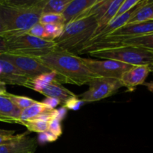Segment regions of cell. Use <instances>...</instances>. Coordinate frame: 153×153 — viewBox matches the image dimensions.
<instances>
[{
    "mask_svg": "<svg viewBox=\"0 0 153 153\" xmlns=\"http://www.w3.org/2000/svg\"><path fill=\"white\" fill-rule=\"evenodd\" d=\"M153 19V1L149 0L147 4L141 7L132 18L130 19L128 24H134L138 22H146ZM127 24V25H128Z\"/></svg>",
    "mask_w": 153,
    "mask_h": 153,
    "instance_id": "obj_21",
    "label": "cell"
},
{
    "mask_svg": "<svg viewBox=\"0 0 153 153\" xmlns=\"http://www.w3.org/2000/svg\"><path fill=\"white\" fill-rule=\"evenodd\" d=\"M37 58L56 74L55 79L61 84L82 86L99 78L84 64L82 58L67 51L57 48Z\"/></svg>",
    "mask_w": 153,
    "mask_h": 153,
    "instance_id": "obj_2",
    "label": "cell"
},
{
    "mask_svg": "<svg viewBox=\"0 0 153 153\" xmlns=\"http://www.w3.org/2000/svg\"><path fill=\"white\" fill-rule=\"evenodd\" d=\"M20 112L7 97L0 96V122L19 124Z\"/></svg>",
    "mask_w": 153,
    "mask_h": 153,
    "instance_id": "obj_16",
    "label": "cell"
},
{
    "mask_svg": "<svg viewBox=\"0 0 153 153\" xmlns=\"http://www.w3.org/2000/svg\"><path fill=\"white\" fill-rule=\"evenodd\" d=\"M97 28L98 21L94 15L70 22L55 40L57 48L73 54L82 53L95 37Z\"/></svg>",
    "mask_w": 153,
    "mask_h": 153,
    "instance_id": "obj_3",
    "label": "cell"
},
{
    "mask_svg": "<svg viewBox=\"0 0 153 153\" xmlns=\"http://www.w3.org/2000/svg\"><path fill=\"white\" fill-rule=\"evenodd\" d=\"M44 35L43 38L47 40H55L61 35L64 29L63 24H48L43 25Z\"/></svg>",
    "mask_w": 153,
    "mask_h": 153,
    "instance_id": "obj_23",
    "label": "cell"
},
{
    "mask_svg": "<svg viewBox=\"0 0 153 153\" xmlns=\"http://www.w3.org/2000/svg\"><path fill=\"white\" fill-rule=\"evenodd\" d=\"M148 1H149V0H140V2H139L135 7H133L131 10H130L129 11L126 12V13L120 15V16L114 18V19H112L108 24L107 26L105 27V28H103L100 33H99L98 35H97L95 38H94L92 40H91L90 45H91V43H94V42H95L96 40H100V39L108 35L109 34L112 33L113 31H116V30L119 29V28H122V27L125 26L126 25H127L128 22L130 21V19L134 16V15L135 14V13H137V12L142 7H143V6H144L146 4H147Z\"/></svg>",
    "mask_w": 153,
    "mask_h": 153,
    "instance_id": "obj_13",
    "label": "cell"
},
{
    "mask_svg": "<svg viewBox=\"0 0 153 153\" xmlns=\"http://www.w3.org/2000/svg\"><path fill=\"white\" fill-rule=\"evenodd\" d=\"M55 78H56V74L52 71L50 73H43V74L40 75L34 79L30 80L28 88L36 91V92L40 93L52 81L55 80Z\"/></svg>",
    "mask_w": 153,
    "mask_h": 153,
    "instance_id": "obj_19",
    "label": "cell"
},
{
    "mask_svg": "<svg viewBox=\"0 0 153 153\" xmlns=\"http://www.w3.org/2000/svg\"><path fill=\"white\" fill-rule=\"evenodd\" d=\"M123 0H114V1H112L111 3L110 6L108 8L107 11L105 13V14L103 15L102 17L98 21V28H97V33L95 34V37L94 38H95L97 35L99 34V33L108 25V24L115 17L117 13V10L119 9L120 6L121 5V4L123 3ZM87 49V48H86Z\"/></svg>",
    "mask_w": 153,
    "mask_h": 153,
    "instance_id": "obj_18",
    "label": "cell"
},
{
    "mask_svg": "<svg viewBox=\"0 0 153 153\" xmlns=\"http://www.w3.org/2000/svg\"><path fill=\"white\" fill-rule=\"evenodd\" d=\"M0 66L1 67V74L0 76L1 82L5 85H18L28 88L31 79L11 63L0 58Z\"/></svg>",
    "mask_w": 153,
    "mask_h": 153,
    "instance_id": "obj_11",
    "label": "cell"
},
{
    "mask_svg": "<svg viewBox=\"0 0 153 153\" xmlns=\"http://www.w3.org/2000/svg\"><path fill=\"white\" fill-rule=\"evenodd\" d=\"M7 99L16 106L17 108L20 109L21 111L23 109L27 108L29 106L32 105L33 104L36 102L37 101L34 100L33 99L29 98V97H23V96H17L13 95L11 94H7L6 96Z\"/></svg>",
    "mask_w": 153,
    "mask_h": 153,
    "instance_id": "obj_24",
    "label": "cell"
},
{
    "mask_svg": "<svg viewBox=\"0 0 153 153\" xmlns=\"http://www.w3.org/2000/svg\"><path fill=\"white\" fill-rule=\"evenodd\" d=\"M39 23L41 25L48 24H63L64 25V18L62 14H53V13H46L42 14Z\"/></svg>",
    "mask_w": 153,
    "mask_h": 153,
    "instance_id": "obj_26",
    "label": "cell"
},
{
    "mask_svg": "<svg viewBox=\"0 0 153 153\" xmlns=\"http://www.w3.org/2000/svg\"><path fill=\"white\" fill-rule=\"evenodd\" d=\"M148 67L149 69V71L150 72H153V62L152 64H150L149 65H148Z\"/></svg>",
    "mask_w": 153,
    "mask_h": 153,
    "instance_id": "obj_40",
    "label": "cell"
},
{
    "mask_svg": "<svg viewBox=\"0 0 153 153\" xmlns=\"http://www.w3.org/2000/svg\"><path fill=\"white\" fill-rule=\"evenodd\" d=\"M7 47L5 39L3 37H1V36H0V55L7 53Z\"/></svg>",
    "mask_w": 153,
    "mask_h": 153,
    "instance_id": "obj_35",
    "label": "cell"
},
{
    "mask_svg": "<svg viewBox=\"0 0 153 153\" xmlns=\"http://www.w3.org/2000/svg\"><path fill=\"white\" fill-rule=\"evenodd\" d=\"M1 66H0V76H1Z\"/></svg>",
    "mask_w": 153,
    "mask_h": 153,
    "instance_id": "obj_41",
    "label": "cell"
},
{
    "mask_svg": "<svg viewBox=\"0 0 153 153\" xmlns=\"http://www.w3.org/2000/svg\"><path fill=\"white\" fill-rule=\"evenodd\" d=\"M58 139V137L54 135L52 133H51L50 131H49L47 130V131H43V132L39 133L37 141L38 143L43 145L46 143H52V142H55Z\"/></svg>",
    "mask_w": 153,
    "mask_h": 153,
    "instance_id": "obj_30",
    "label": "cell"
},
{
    "mask_svg": "<svg viewBox=\"0 0 153 153\" xmlns=\"http://www.w3.org/2000/svg\"><path fill=\"white\" fill-rule=\"evenodd\" d=\"M140 0H123V1L121 4V5L120 6L119 9H118L117 13L115 17L120 16V15L129 11L133 7H135L140 2Z\"/></svg>",
    "mask_w": 153,
    "mask_h": 153,
    "instance_id": "obj_28",
    "label": "cell"
},
{
    "mask_svg": "<svg viewBox=\"0 0 153 153\" xmlns=\"http://www.w3.org/2000/svg\"><path fill=\"white\" fill-rule=\"evenodd\" d=\"M82 61L94 74L98 77L120 80L121 77L131 65L113 60H94L83 58Z\"/></svg>",
    "mask_w": 153,
    "mask_h": 153,
    "instance_id": "obj_7",
    "label": "cell"
},
{
    "mask_svg": "<svg viewBox=\"0 0 153 153\" xmlns=\"http://www.w3.org/2000/svg\"><path fill=\"white\" fill-rule=\"evenodd\" d=\"M98 0H71L62 13L64 26L82 19L85 13Z\"/></svg>",
    "mask_w": 153,
    "mask_h": 153,
    "instance_id": "obj_14",
    "label": "cell"
},
{
    "mask_svg": "<svg viewBox=\"0 0 153 153\" xmlns=\"http://www.w3.org/2000/svg\"><path fill=\"white\" fill-rule=\"evenodd\" d=\"M48 131H50L56 137H59L63 134L62 125H61V121L56 118H54L52 120L49 121V126H48Z\"/></svg>",
    "mask_w": 153,
    "mask_h": 153,
    "instance_id": "obj_29",
    "label": "cell"
},
{
    "mask_svg": "<svg viewBox=\"0 0 153 153\" xmlns=\"http://www.w3.org/2000/svg\"><path fill=\"white\" fill-rule=\"evenodd\" d=\"M88 91L78 97L85 102H93L110 97L123 88L120 80L99 77L91 80Z\"/></svg>",
    "mask_w": 153,
    "mask_h": 153,
    "instance_id": "obj_6",
    "label": "cell"
},
{
    "mask_svg": "<svg viewBox=\"0 0 153 153\" xmlns=\"http://www.w3.org/2000/svg\"><path fill=\"white\" fill-rule=\"evenodd\" d=\"M5 84L3 83L2 82L0 81V96H3V97H6L8 93L7 92V89H6Z\"/></svg>",
    "mask_w": 153,
    "mask_h": 153,
    "instance_id": "obj_36",
    "label": "cell"
},
{
    "mask_svg": "<svg viewBox=\"0 0 153 153\" xmlns=\"http://www.w3.org/2000/svg\"><path fill=\"white\" fill-rule=\"evenodd\" d=\"M4 39L7 43V53L13 55L37 58L57 49L55 40L37 38L26 33Z\"/></svg>",
    "mask_w": 153,
    "mask_h": 153,
    "instance_id": "obj_5",
    "label": "cell"
},
{
    "mask_svg": "<svg viewBox=\"0 0 153 153\" xmlns=\"http://www.w3.org/2000/svg\"><path fill=\"white\" fill-rule=\"evenodd\" d=\"M41 103L44 105L49 110H54L57 106L61 105V102L59 100L55 98H52V97H46L41 102Z\"/></svg>",
    "mask_w": 153,
    "mask_h": 153,
    "instance_id": "obj_33",
    "label": "cell"
},
{
    "mask_svg": "<svg viewBox=\"0 0 153 153\" xmlns=\"http://www.w3.org/2000/svg\"><path fill=\"white\" fill-rule=\"evenodd\" d=\"M71 0H47L43 10V14H62Z\"/></svg>",
    "mask_w": 153,
    "mask_h": 153,
    "instance_id": "obj_22",
    "label": "cell"
},
{
    "mask_svg": "<svg viewBox=\"0 0 153 153\" xmlns=\"http://www.w3.org/2000/svg\"><path fill=\"white\" fill-rule=\"evenodd\" d=\"M47 111L49 110L44 105L42 104L41 102H36L32 105L21 111L20 115H19V124L24 121L30 120L35 117L38 116L40 114Z\"/></svg>",
    "mask_w": 153,
    "mask_h": 153,
    "instance_id": "obj_20",
    "label": "cell"
},
{
    "mask_svg": "<svg viewBox=\"0 0 153 153\" xmlns=\"http://www.w3.org/2000/svg\"><path fill=\"white\" fill-rule=\"evenodd\" d=\"M152 33L153 19L146 21V22H138V23L128 24V25H126L125 26L113 31L112 33L109 34L108 35L105 36V37H102V38L100 39V40H96L95 42L91 43L90 46L96 43H99V42L120 40V39L127 38V37L146 35V34H152Z\"/></svg>",
    "mask_w": 153,
    "mask_h": 153,
    "instance_id": "obj_9",
    "label": "cell"
},
{
    "mask_svg": "<svg viewBox=\"0 0 153 153\" xmlns=\"http://www.w3.org/2000/svg\"><path fill=\"white\" fill-rule=\"evenodd\" d=\"M37 147V140L29 137L28 133L18 140L0 145V153H34Z\"/></svg>",
    "mask_w": 153,
    "mask_h": 153,
    "instance_id": "obj_15",
    "label": "cell"
},
{
    "mask_svg": "<svg viewBox=\"0 0 153 153\" xmlns=\"http://www.w3.org/2000/svg\"><path fill=\"white\" fill-rule=\"evenodd\" d=\"M15 131H10V130L0 129V134H13Z\"/></svg>",
    "mask_w": 153,
    "mask_h": 153,
    "instance_id": "obj_38",
    "label": "cell"
},
{
    "mask_svg": "<svg viewBox=\"0 0 153 153\" xmlns=\"http://www.w3.org/2000/svg\"><path fill=\"white\" fill-rule=\"evenodd\" d=\"M26 34H29V35L33 36V37H37V38H43V35H44V28L43 25H41L40 23H37L34 25V26L31 27Z\"/></svg>",
    "mask_w": 153,
    "mask_h": 153,
    "instance_id": "obj_31",
    "label": "cell"
},
{
    "mask_svg": "<svg viewBox=\"0 0 153 153\" xmlns=\"http://www.w3.org/2000/svg\"><path fill=\"white\" fill-rule=\"evenodd\" d=\"M40 94L46 96V97L57 99L61 102V104L62 105L69 98L76 95L70 90L64 88L62 84L58 82L56 79L52 81L44 89L42 90Z\"/></svg>",
    "mask_w": 153,
    "mask_h": 153,
    "instance_id": "obj_17",
    "label": "cell"
},
{
    "mask_svg": "<svg viewBox=\"0 0 153 153\" xmlns=\"http://www.w3.org/2000/svg\"><path fill=\"white\" fill-rule=\"evenodd\" d=\"M87 52L94 58L113 60L131 66L149 65L153 62V51L134 46H105Z\"/></svg>",
    "mask_w": 153,
    "mask_h": 153,
    "instance_id": "obj_4",
    "label": "cell"
},
{
    "mask_svg": "<svg viewBox=\"0 0 153 153\" xmlns=\"http://www.w3.org/2000/svg\"><path fill=\"white\" fill-rule=\"evenodd\" d=\"M4 33H5V29H4V28L3 27V25H1V22H0V36L2 37V36L4 35Z\"/></svg>",
    "mask_w": 153,
    "mask_h": 153,
    "instance_id": "obj_39",
    "label": "cell"
},
{
    "mask_svg": "<svg viewBox=\"0 0 153 153\" xmlns=\"http://www.w3.org/2000/svg\"><path fill=\"white\" fill-rule=\"evenodd\" d=\"M0 58L11 63L31 80L43 73L52 72L35 58L5 53L0 55Z\"/></svg>",
    "mask_w": 153,
    "mask_h": 153,
    "instance_id": "obj_8",
    "label": "cell"
},
{
    "mask_svg": "<svg viewBox=\"0 0 153 153\" xmlns=\"http://www.w3.org/2000/svg\"><path fill=\"white\" fill-rule=\"evenodd\" d=\"M113 46H134L153 51V33L146 34V35L127 37V38H123L120 40L99 42V43H96L90 46L86 50L88 52L90 49H94V48Z\"/></svg>",
    "mask_w": 153,
    "mask_h": 153,
    "instance_id": "obj_10",
    "label": "cell"
},
{
    "mask_svg": "<svg viewBox=\"0 0 153 153\" xmlns=\"http://www.w3.org/2000/svg\"><path fill=\"white\" fill-rule=\"evenodd\" d=\"M28 133V132L27 131V132L16 134V135H14V134H0V145L6 144V143H10V142L18 140V139L21 138L23 136H25Z\"/></svg>",
    "mask_w": 153,
    "mask_h": 153,
    "instance_id": "obj_32",
    "label": "cell"
},
{
    "mask_svg": "<svg viewBox=\"0 0 153 153\" xmlns=\"http://www.w3.org/2000/svg\"><path fill=\"white\" fill-rule=\"evenodd\" d=\"M57 110V115H56V119L59 120L60 121H62L63 120L65 119L66 116H67V109L66 108H64V106H61V108H59Z\"/></svg>",
    "mask_w": 153,
    "mask_h": 153,
    "instance_id": "obj_34",
    "label": "cell"
},
{
    "mask_svg": "<svg viewBox=\"0 0 153 153\" xmlns=\"http://www.w3.org/2000/svg\"><path fill=\"white\" fill-rule=\"evenodd\" d=\"M149 73L148 65L131 66V68L123 75L120 82L123 87L126 88L129 92H132L137 86L144 84Z\"/></svg>",
    "mask_w": 153,
    "mask_h": 153,
    "instance_id": "obj_12",
    "label": "cell"
},
{
    "mask_svg": "<svg viewBox=\"0 0 153 153\" xmlns=\"http://www.w3.org/2000/svg\"><path fill=\"white\" fill-rule=\"evenodd\" d=\"M85 104V102L81 100L77 95H75L73 97L69 98L64 103L62 106L67 109V110L72 111H78L81 108L83 105Z\"/></svg>",
    "mask_w": 153,
    "mask_h": 153,
    "instance_id": "obj_27",
    "label": "cell"
},
{
    "mask_svg": "<svg viewBox=\"0 0 153 153\" xmlns=\"http://www.w3.org/2000/svg\"><path fill=\"white\" fill-rule=\"evenodd\" d=\"M47 0H0V22L4 38L27 33L39 23Z\"/></svg>",
    "mask_w": 153,
    "mask_h": 153,
    "instance_id": "obj_1",
    "label": "cell"
},
{
    "mask_svg": "<svg viewBox=\"0 0 153 153\" xmlns=\"http://www.w3.org/2000/svg\"><path fill=\"white\" fill-rule=\"evenodd\" d=\"M21 125L25 126L28 131L32 132L41 133L48 130L49 123L43 122V121L35 120H30L28 121H24L21 123Z\"/></svg>",
    "mask_w": 153,
    "mask_h": 153,
    "instance_id": "obj_25",
    "label": "cell"
},
{
    "mask_svg": "<svg viewBox=\"0 0 153 153\" xmlns=\"http://www.w3.org/2000/svg\"><path fill=\"white\" fill-rule=\"evenodd\" d=\"M143 86L146 87L147 88V89L149 90L150 92L153 93V81H151V82H144V84H143Z\"/></svg>",
    "mask_w": 153,
    "mask_h": 153,
    "instance_id": "obj_37",
    "label": "cell"
}]
</instances>
